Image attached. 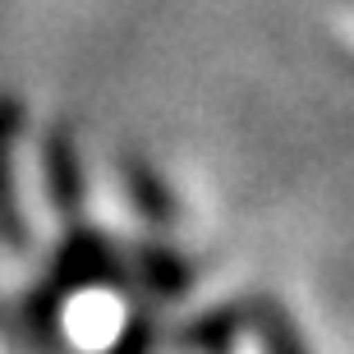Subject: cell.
<instances>
[{"mask_svg": "<svg viewBox=\"0 0 354 354\" xmlns=\"http://www.w3.org/2000/svg\"><path fill=\"white\" fill-rule=\"evenodd\" d=\"M133 267L129 258H120V249L102 230H92V225H74L65 239H60V249L51 253V267L41 276V286L28 295L24 304V327H32L41 341H51L55 336V322H60V308H65L69 295H79L88 286H111V281H124Z\"/></svg>", "mask_w": 354, "mask_h": 354, "instance_id": "obj_1", "label": "cell"}, {"mask_svg": "<svg viewBox=\"0 0 354 354\" xmlns=\"http://www.w3.org/2000/svg\"><path fill=\"white\" fill-rule=\"evenodd\" d=\"M41 189L51 198V207L74 221L83 212V194H88V171H83V152H79V138L69 124H51L41 133Z\"/></svg>", "mask_w": 354, "mask_h": 354, "instance_id": "obj_2", "label": "cell"}, {"mask_svg": "<svg viewBox=\"0 0 354 354\" xmlns=\"http://www.w3.org/2000/svg\"><path fill=\"white\" fill-rule=\"evenodd\" d=\"M24 133V102L14 92H0V249L28 253L32 230L19 207V184H14V147Z\"/></svg>", "mask_w": 354, "mask_h": 354, "instance_id": "obj_3", "label": "cell"}, {"mask_svg": "<svg viewBox=\"0 0 354 354\" xmlns=\"http://www.w3.org/2000/svg\"><path fill=\"white\" fill-rule=\"evenodd\" d=\"M120 180H124V194H129L133 212H138L147 225H161V230H166V225L180 221V198H175L166 175L147 157H138V152L120 157Z\"/></svg>", "mask_w": 354, "mask_h": 354, "instance_id": "obj_4", "label": "cell"}, {"mask_svg": "<svg viewBox=\"0 0 354 354\" xmlns=\"http://www.w3.org/2000/svg\"><path fill=\"white\" fill-rule=\"evenodd\" d=\"M129 267H133V281H138L147 295H157V299H184L189 286H194L189 258H180V253L166 249V244H143V249H133Z\"/></svg>", "mask_w": 354, "mask_h": 354, "instance_id": "obj_5", "label": "cell"}, {"mask_svg": "<svg viewBox=\"0 0 354 354\" xmlns=\"http://www.w3.org/2000/svg\"><path fill=\"white\" fill-rule=\"evenodd\" d=\"M249 308H235V304H225V308H207L203 317H194L189 327L175 336L180 345L189 350H230V345L249 331Z\"/></svg>", "mask_w": 354, "mask_h": 354, "instance_id": "obj_6", "label": "cell"}, {"mask_svg": "<svg viewBox=\"0 0 354 354\" xmlns=\"http://www.w3.org/2000/svg\"><path fill=\"white\" fill-rule=\"evenodd\" d=\"M249 322L258 327V336H263L272 350H299V336L290 331V322H286V313L281 308H272V304H253L249 308Z\"/></svg>", "mask_w": 354, "mask_h": 354, "instance_id": "obj_7", "label": "cell"}, {"mask_svg": "<svg viewBox=\"0 0 354 354\" xmlns=\"http://www.w3.org/2000/svg\"><path fill=\"white\" fill-rule=\"evenodd\" d=\"M120 350H138V345H157V331L147 327V317L143 313H133V327H124L120 331Z\"/></svg>", "mask_w": 354, "mask_h": 354, "instance_id": "obj_8", "label": "cell"}]
</instances>
